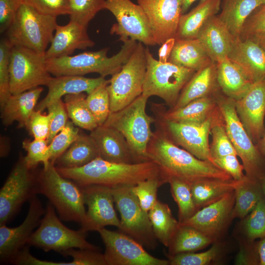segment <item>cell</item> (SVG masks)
<instances>
[{"mask_svg": "<svg viewBox=\"0 0 265 265\" xmlns=\"http://www.w3.org/2000/svg\"><path fill=\"white\" fill-rule=\"evenodd\" d=\"M216 64L217 81L223 92L234 100L241 98L254 81L228 57Z\"/></svg>", "mask_w": 265, "mask_h": 265, "instance_id": "cell-28", "label": "cell"}, {"mask_svg": "<svg viewBox=\"0 0 265 265\" xmlns=\"http://www.w3.org/2000/svg\"><path fill=\"white\" fill-rule=\"evenodd\" d=\"M52 114H43L34 110L32 113L26 128L34 137V139L47 140L50 130Z\"/></svg>", "mask_w": 265, "mask_h": 265, "instance_id": "cell-51", "label": "cell"}, {"mask_svg": "<svg viewBox=\"0 0 265 265\" xmlns=\"http://www.w3.org/2000/svg\"><path fill=\"white\" fill-rule=\"evenodd\" d=\"M36 191L37 194H42L49 199L60 219L83 223L86 211L82 188L61 175L51 161L43 166L37 178Z\"/></svg>", "mask_w": 265, "mask_h": 265, "instance_id": "cell-4", "label": "cell"}, {"mask_svg": "<svg viewBox=\"0 0 265 265\" xmlns=\"http://www.w3.org/2000/svg\"><path fill=\"white\" fill-rule=\"evenodd\" d=\"M105 9L117 21L110 32L118 35L120 40L132 39L146 46L157 45L147 17L139 4L131 0H106Z\"/></svg>", "mask_w": 265, "mask_h": 265, "instance_id": "cell-13", "label": "cell"}, {"mask_svg": "<svg viewBox=\"0 0 265 265\" xmlns=\"http://www.w3.org/2000/svg\"><path fill=\"white\" fill-rule=\"evenodd\" d=\"M146 48L138 42L128 61L109 80L107 88L110 112L123 108L142 94L147 68Z\"/></svg>", "mask_w": 265, "mask_h": 265, "instance_id": "cell-9", "label": "cell"}, {"mask_svg": "<svg viewBox=\"0 0 265 265\" xmlns=\"http://www.w3.org/2000/svg\"><path fill=\"white\" fill-rule=\"evenodd\" d=\"M81 187L87 210L80 229L87 232H98L106 226H114L119 228L120 219L114 209L112 188L98 185Z\"/></svg>", "mask_w": 265, "mask_h": 265, "instance_id": "cell-17", "label": "cell"}, {"mask_svg": "<svg viewBox=\"0 0 265 265\" xmlns=\"http://www.w3.org/2000/svg\"><path fill=\"white\" fill-rule=\"evenodd\" d=\"M146 57L142 94L148 98L158 96L173 108L182 89L196 71L170 62H160L154 57L148 48Z\"/></svg>", "mask_w": 265, "mask_h": 265, "instance_id": "cell-7", "label": "cell"}, {"mask_svg": "<svg viewBox=\"0 0 265 265\" xmlns=\"http://www.w3.org/2000/svg\"><path fill=\"white\" fill-rule=\"evenodd\" d=\"M148 99L141 94L123 108L110 112L104 124L123 134L137 162L151 160L147 147L153 134L151 125L156 120L146 112Z\"/></svg>", "mask_w": 265, "mask_h": 265, "instance_id": "cell-5", "label": "cell"}, {"mask_svg": "<svg viewBox=\"0 0 265 265\" xmlns=\"http://www.w3.org/2000/svg\"><path fill=\"white\" fill-rule=\"evenodd\" d=\"M79 130L72 121H68L63 129L49 144L50 161L55 160L71 146L79 136Z\"/></svg>", "mask_w": 265, "mask_h": 265, "instance_id": "cell-45", "label": "cell"}, {"mask_svg": "<svg viewBox=\"0 0 265 265\" xmlns=\"http://www.w3.org/2000/svg\"><path fill=\"white\" fill-rule=\"evenodd\" d=\"M164 184L161 177L159 176L140 181L132 186L133 193L145 212H148L156 204L158 188Z\"/></svg>", "mask_w": 265, "mask_h": 265, "instance_id": "cell-44", "label": "cell"}, {"mask_svg": "<svg viewBox=\"0 0 265 265\" xmlns=\"http://www.w3.org/2000/svg\"><path fill=\"white\" fill-rule=\"evenodd\" d=\"M148 215L157 239L168 247L179 225L178 220L174 217L168 205L159 200Z\"/></svg>", "mask_w": 265, "mask_h": 265, "instance_id": "cell-38", "label": "cell"}, {"mask_svg": "<svg viewBox=\"0 0 265 265\" xmlns=\"http://www.w3.org/2000/svg\"><path fill=\"white\" fill-rule=\"evenodd\" d=\"M197 38L215 63L228 57L235 39L217 15L205 24Z\"/></svg>", "mask_w": 265, "mask_h": 265, "instance_id": "cell-26", "label": "cell"}, {"mask_svg": "<svg viewBox=\"0 0 265 265\" xmlns=\"http://www.w3.org/2000/svg\"><path fill=\"white\" fill-rule=\"evenodd\" d=\"M154 114L157 127L174 143L198 159L214 163L209 143L213 120L212 115L204 121L196 123L169 121L156 113Z\"/></svg>", "mask_w": 265, "mask_h": 265, "instance_id": "cell-12", "label": "cell"}, {"mask_svg": "<svg viewBox=\"0 0 265 265\" xmlns=\"http://www.w3.org/2000/svg\"><path fill=\"white\" fill-rule=\"evenodd\" d=\"M89 135L102 159L116 163H137L126 138L118 130L100 125L91 131Z\"/></svg>", "mask_w": 265, "mask_h": 265, "instance_id": "cell-24", "label": "cell"}, {"mask_svg": "<svg viewBox=\"0 0 265 265\" xmlns=\"http://www.w3.org/2000/svg\"><path fill=\"white\" fill-rule=\"evenodd\" d=\"M176 42L175 37L166 40L159 49L158 52L159 61L162 63L168 62Z\"/></svg>", "mask_w": 265, "mask_h": 265, "instance_id": "cell-56", "label": "cell"}, {"mask_svg": "<svg viewBox=\"0 0 265 265\" xmlns=\"http://www.w3.org/2000/svg\"><path fill=\"white\" fill-rule=\"evenodd\" d=\"M221 0H200L196 6L190 12L183 14L179 21L175 38H197L205 24L219 11Z\"/></svg>", "mask_w": 265, "mask_h": 265, "instance_id": "cell-29", "label": "cell"}, {"mask_svg": "<svg viewBox=\"0 0 265 265\" xmlns=\"http://www.w3.org/2000/svg\"><path fill=\"white\" fill-rule=\"evenodd\" d=\"M39 12L46 15L57 17L69 15V0H25Z\"/></svg>", "mask_w": 265, "mask_h": 265, "instance_id": "cell-52", "label": "cell"}, {"mask_svg": "<svg viewBox=\"0 0 265 265\" xmlns=\"http://www.w3.org/2000/svg\"><path fill=\"white\" fill-rule=\"evenodd\" d=\"M228 58L254 81L265 79V51L251 38H235Z\"/></svg>", "mask_w": 265, "mask_h": 265, "instance_id": "cell-25", "label": "cell"}, {"mask_svg": "<svg viewBox=\"0 0 265 265\" xmlns=\"http://www.w3.org/2000/svg\"><path fill=\"white\" fill-rule=\"evenodd\" d=\"M106 0H69L70 20L86 27L101 10L105 9Z\"/></svg>", "mask_w": 265, "mask_h": 265, "instance_id": "cell-41", "label": "cell"}, {"mask_svg": "<svg viewBox=\"0 0 265 265\" xmlns=\"http://www.w3.org/2000/svg\"><path fill=\"white\" fill-rule=\"evenodd\" d=\"M249 250L245 247H242L239 250L235 258L236 265H254L256 264Z\"/></svg>", "mask_w": 265, "mask_h": 265, "instance_id": "cell-57", "label": "cell"}, {"mask_svg": "<svg viewBox=\"0 0 265 265\" xmlns=\"http://www.w3.org/2000/svg\"><path fill=\"white\" fill-rule=\"evenodd\" d=\"M234 204V190L199 209L191 217L179 224L191 226L216 241L232 219Z\"/></svg>", "mask_w": 265, "mask_h": 265, "instance_id": "cell-20", "label": "cell"}, {"mask_svg": "<svg viewBox=\"0 0 265 265\" xmlns=\"http://www.w3.org/2000/svg\"><path fill=\"white\" fill-rule=\"evenodd\" d=\"M100 157L98 148L90 135L79 134L76 140L55 161L57 168L83 166Z\"/></svg>", "mask_w": 265, "mask_h": 265, "instance_id": "cell-33", "label": "cell"}, {"mask_svg": "<svg viewBox=\"0 0 265 265\" xmlns=\"http://www.w3.org/2000/svg\"><path fill=\"white\" fill-rule=\"evenodd\" d=\"M214 105L207 96L193 100L185 106L175 109L161 112L155 105L154 111L163 119L182 123H201L210 116Z\"/></svg>", "mask_w": 265, "mask_h": 265, "instance_id": "cell-35", "label": "cell"}, {"mask_svg": "<svg viewBox=\"0 0 265 265\" xmlns=\"http://www.w3.org/2000/svg\"><path fill=\"white\" fill-rule=\"evenodd\" d=\"M25 0H0V32L7 31Z\"/></svg>", "mask_w": 265, "mask_h": 265, "instance_id": "cell-55", "label": "cell"}, {"mask_svg": "<svg viewBox=\"0 0 265 265\" xmlns=\"http://www.w3.org/2000/svg\"><path fill=\"white\" fill-rule=\"evenodd\" d=\"M45 53L20 46H13L9 62L11 94L20 93L40 85L47 86L52 77L46 66Z\"/></svg>", "mask_w": 265, "mask_h": 265, "instance_id": "cell-11", "label": "cell"}, {"mask_svg": "<svg viewBox=\"0 0 265 265\" xmlns=\"http://www.w3.org/2000/svg\"><path fill=\"white\" fill-rule=\"evenodd\" d=\"M261 6L256 14L246 20L240 38L244 39L265 34V4Z\"/></svg>", "mask_w": 265, "mask_h": 265, "instance_id": "cell-53", "label": "cell"}, {"mask_svg": "<svg viewBox=\"0 0 265 265\" xmlns=\"http://www.w3.org/2000/svg\"><path fill=\"white\" fill-rule=\"evenodd\" d=\"M29 207L26 216L19 226L10 228L0 226V259L1 263H10L17 255L27 245V241L38 225L46 209L36 196L29 200ZM28 246V245H27Z\"/></svg>", "mask_w": 265, "mask_h": 265, "instance_id": "cell-18", "label": "cell"}, {"mask_svg": "<svg viewBox=\"0 0 265 265\" xmlns=\"http://www.w3.org/2000/svg\"><path fill=\"white\" fill-rule=\"evenodd\" d=\"M13 46L5 38L0 42V106L1 109L11 95L10 90L9 62Z\"/></svg>", "mask_w": 265, "mask_h": 265, "instance_id": "cell-47", "label": "cell"}, {"mask_svg": "<svg viewBox=\"0 0 265 265\" xmlns=\"http://www.w3.org/2000/svg\"><path fill=\"white\" fill-rule=\"evenodd\" d=\"M172 196L178 207V221L183 223L197 211L191 192V185L176 179L168 181Z\"/></svg>", "mask_w": 265, "mask_h": 265, "instance_id": "cell-40", "label": "cell"}, {"mask_svg": "<svg viewBox=\"0 0 265 265\" xmlns=\"http://www.w3.org/2000/svg\"><path fill=\"white\" fill-rule=\"evenodd\" d=\"M244 222L245 234L250 241L265 238V198L263 197L247 215Z\"/></svg>", "mask_w": 265, "mask_h": 265, "instance_id": "cell-46", "label": "cell"}, {"mask_svg": "<svg viewBox=\"0 0 265 265\" xmlns=\"http://www.w3.org/2000/svg\"><path fill=\"white\" fill-rule=\"evenodd\" d=\"M221 252L220 244L215 243L206 251L182 253L167 256L171 265H208L218 259Z\"/></svg>", "mask_w": 265, "mask_h": 265, "instance_id": "cell-43", "label": "cell"}, {"mask_svg": "<svg viewBox=\"0 0 265 265\" xmlns=\"http://www.w3.org/2000/svg\"><path fill=\"white\" fill-rule=\"evenodd\" d=\"M109 82L97 87L87 94L86 101L98 126L104 124L110 113V99L107 86Z\"/></svg>", "mask_w": 265, "mask_h": 265, "instance_id": "cell-42", "label": "cell"}, {"mask_svg": "<svg viewBox=\"0 0 265 265\" xmlns=\"http://www.w3.org/2000/svg\"><path fill=\"white\" fill-rule=\"evenodd\" d=\"M262 147L263 152V153H264V155L265 156V132L264 138H263V141H262Z\"/></svg>", "mask_w": 265, "mask_h": 265, "instance_id": "cell-62", "label": "cell"}, {"mask_svg": "<svg viewBox=\"0 0 265 265\" xmlns=\"http://www.w3.org/2000/svg\"><path fill=\"white\" fill-rule=\"evenodd\" d=\"M197 0H182L183 1V8L182 12L183 14L186 12L190 5Z\"/></svg>", "mask_w": 265, "mask_h": 265, "instance_id": "cell-60", "label": "cell"}, {"mask_svg": "<svg viewBox=\"0 0 265 265\" xmlns=\"http://www.w3.org/2000/svg\"><path fill=\"white\" fill-rule=\"evenodd\" d=\"M43 91L40 86L11 94L1 110L2 123L5 127L17 121L19 127H26L29 118L35 110Z\"/></svg>", "mask_w": 265, "mask_h": 265, "instance_id": "cell-27", "label": "cell"}, {"mask_svg": "<svg viewBox=\"0 0 265 265\" xmlns=\"http://www.w3.org/2000/svg\"><path fill=\"white\" fill-rule=\"evenodd\" d=\"M215 241L197 229L179 224L168 247V256L201 250Z\"/></svg>", "mask_w": 265, "mask_h": 265, "instance_id": "cell-37", "label": "cell"}, {"mask_svg": "<svg viewBox=\"0 0 265 265\" xmlns=\"http://www.w3.org/2000/svg\"><path fill=\"white\" fill-rule=\"evenodd\" d=\"M259 181L261 183L263 194L265 198V176H261V177L259 179Z\"/></svg>", "mask_w": 265, "mask_h": 265, "instance_id": "cell-61", "label": "cell"}, {"mask_svg": "<svg viewBox=\"0 0 265 265\" xmlns=\"http://www.w3.org/2000/svg\"><path fill=\"white\" fill-rule=\"evenodd\" d=\"M86 233L80 229L75 231L65 226L49 202L38 229L31 235L27 245L40 248L45 252L53 250L62 255L72 248L100 250L99 247L87 240Z\"/></svg>", "mask_w": 265, "mask_h": 265, "instance_id": "cell-8", "label": "cell"}, {"mask_svg": "<svg viewBox=\"0 0 265 265\" xmlns=\"http://www.w3.org/2000/svg\"><path fill=\"white\" fill-rule=\"evenodd\" d=\"M105 246L106 265H168V260L150 254L138 242L121 232L104 228L98 232Z\"/></svg>", "mask_w": 265, "mask_h": 265, "instance_id": "cell-15", "label": "cell"}, {"mask_svg": "<svg viewBox=\"0 0 265 265\" xmlns=\"http://www.w3.org/2000/svg\"><path fill=\"white\" fill-rule=\"evenodd\" d=\"M94 45L87 31V27L74 21L63 26L57 25L48 49V59L70 55L76 50H85Z\"/></svg>", "mask_w": 265, "mask_h": 265, "instance_id": "cell-22", "label": "cell"}, {"mask_svg": "<svg viewBox=\"0 0 265 265\" xmlns=\"http://www.w3.org/2000/svg\"><path fill=\"white\" fill-rule=\"evenodd\" d=\"M219 107L227 135L242 161L246 176L259 180L262 176L260 155L238 116L235 100L230 98L221 101Z\"/></svg>", "mask_w": 265, "mask_h": 265, "instance_id": "cell-16", "label": "cell"}, {"mask_svg": "<svg viewBox=\"0 0 265 265\" xmlns=\"http://www.w3.org/2000/svg\"><path fill=\"white\" fill-rule=\"evenodd\" d=\"M56 19L24 2L6 31V38L13 46L45 53L53 38L57 25Z\"/></svg>", "mask_w": 265, "mask_h": 265, "instance_id": "cell-6", "label": "cell"}, {"mask_svg": "<svg viewBox=\"0 0 265 265\" xmlns=\"http://www.w3.org/2000/svg\"><path fill=\"white\" fill-rule=\"evenodd\" d=\"M168 62L197 71L212 61L197 38L176 39Z\"/></svg>", "mask_w": 265, "mask_h": 265, "instance_id": "cell-31", "label": "cell"}, {"mask_svg": "<svg viewBox=\"0 0 265 265\" xmlns=\"http://www.w3.org/2000/svg\"><path fill=\"white\" fill-rule=\"evenodd\" d=\"M239 182L233 179H205L193 183L191 186V192L197 210L234 191Z\"/></svg>", "mask_w": 265, "mask_h": 265, "instance_id": "cell-34", "label": "cell"}, {"mask_svg": "<svg viewBox=\"0 0 265 265\" xmlns=\"http://www.w3.org/2000/svg\"><path fill=\"white\" fill-rule=\"evenodd\" d=\"M21 157L0 191V226L6 225L22 205L36 195L37 178Z\"/></svg>", "mask_w": 265, "mask_h": 265, "instance_id": "cell-14", "label": "cell"}, {"mask_svg": "<svg viewBox=\"0 0 265 265\" xmlns=\"http://www.w3.org/2000/svg\"><path fill=\"white\" fill-rule=\"evenodd\" d=\"M235 204L232 219L245 217L264 197L259 180L246 177L239 181L234 190Z\"/></svg>", "mask_w": 265, "mask_h": 265, "instance_id": "cell-36", "label": "cell"}, {"mask_svg": "<svg viewBox=\"0 0 265 265\" xmlns=\"http://www.w3.org/2000/svg\"><path fill=\"white\" fill-rule=\"evenodd\" d=\"M64 97L68 117L75 126L90 132L98 126L87 105L86 96L84 93L69 94Z\"/></svg>", "mask_w": 265, "mask_h": 265, "instance_id": "cell-39", "label": "cell"}, {"mask_svg": "<svg viewBox=\"0 0 265 265\" xmlns=\"http://www.w3.org/2000/svg\"><path fill=\"white\" fill-rule=\"evenodd\" d=\"M265 0H223L218 18L234 38H239L246 20Z\"/></svg>", "mask_w": 265, "mask_h": 265, "instance_id": "cell-30", "label": "cell"}, {"mask_svg": "<svg viewBox=\"0 0 265 265\" xmlns=\"http://www.w3.org/2000/svg\"><path fill=\"white\" fill-rule=\"evenodd\" d=\"M238 116L254 141L261 137L265 115V79L254 81L246 93L235 100Z\"/></svg>", "mask_w": 265, "mask_h": 265, "instance_id": "cell-21", "label": "cell"}, {"mask_svg": "<svg viewBox=\"0 0 265 265\" xmlns=\"http://www.w3.org/2000/svg\"><path fill=\"white\" fill-rule=\"evenodd\" d=\"M216 80V64L211 62L196 71L182 89L173 108L183 107L196 99L206 97L212 89Z\"/></svg>", "mask_w": 265, "mask_h": 265, "instance_id": "cell-32", "label": "cell"}, {"mask_svg": "<svg viewBox=\"0 0 265 265\" xmlns=\"http://www.w3.org/2000/svg\"><path fill=\"white\" fill-rule=\"evenodd\" d=\"M260 45L265 51V34L258 35L251 38Z\"/></svg>", "mask_w": 265, "mask_h": 265, "instance_id": "cell-59", "label": "cell"}, {"mask_svg": "<svg viewBox=\"0 0 265 265\" xmlns=\"http://www.w3.org/2000/svg\"><path fill=\"white\" fill-rule=\"evenodd\" d=\"M22 147L26 152L24 160L30 169L34 168L39 163L42 162L45 166L50 162L49 144L47 140L26 139L22 143Z\"/></svg>", "mask_w": 265, "mask_h": 265, "instance_id": "cell-49", "label": "cell"}, {"mask_svg": "<svg viewBox=\"0 0 265 265\" xmlns=\"http://www.w3.org/2000/svg\"><path fill=\"white\" fill-rule=\"evenodd\" d=\"M144 11L157 44L176 37L183 14L182 0H136Z\"/></svg>", "mask_w": 265, "mask_h": 265, "instance_id": "cell-19", "label": "cell"}, {"mask_svg": "<svg viewBox=\"0 0 265 265\" xmlns=\"http://www.w3.org/2000/svg\"><path fill=\"white\" fill-rule=\"evenodd\" d=\"M108 82L109 80L101 76L97 78L74 75L52 77L47 85V94L37 104L35 110L42 111L50 104L67 95L84 92L89 94L97 87Z\"/></svg>", "mask_w": 265, "mask_h": 265, "instance_id": "cell-23", "label": "cell"}, {"mask_svg": "<svg viewBox=\"0 0 265 265\" xmlns=\"http://www.w3.org/2000/svg\"><path fill=\"white\" fill-rule=\"evenodd\" d=\"M147 153L149 159L159 166L165 184L171 179L191 185L205 179H232L214 163L199 159L180 148L157 127L148 144Z\"/></svg>", "mask_w": 265, "mask_h": 265, "instance_id": "cell-1", "label": "cell"}, {"mask_svg": "<svg viewBox=\"0 0 265 265\" xmlns=\"http://www.w3.org/2000/svg\"><path fill=\"white\" fill-rule=\"evenodd\" d=\"M137 43L132 39L123 42L120 50L111 57L107 56L109 48H106L73 56L48 59L47 68L54 76H83L93 73L104 78L112 76L118 72L128 61Z\"/></svg>", "mask_w": 265, "mask_h": 265, "instance_id": "cell-3", "label": "cell"}, {"mask_svg": "<svg viewBox=\"0 0 265 265\" xmlns=\"http://www.w3.org/2000/svg\"><path fill=\"white\" fill-rule=\"evenodd\" d=\"M56 168L61 175L73 181L80 187L98 185L112 188L134 186L151 178L161 177L159 166L152 160L124 163L98 157L81 167Z\"/></svg>", "mask_w": 265, "mask_h": 265, "instance_id": "cell-2", "label": "cell"}, {"mask_svg": "<svg viewBox=\"0 0 265 265\" xmlns=\"http://www.w3.org/2000/svg\"><path fill=\"white\" fill-rule=\"evenodd\" d=\"M47 109L48 112L52 114L50 133L47 140L49 144L54 136L65 126L69 117L64 103L61 99L50 104Z\"/></svg>", "mask_w": 265, "mask_h": 265, "instance_id": "cell-50", "label": "cell"}, {"mask_svg": "<svg viewBox=\"0 0 265 265\" xmlns=\"http://www.w3.org/2000/svg\"><path fill=\"white\" fill-rule=\"evenodd\" d=\"M211 132L212 143L210 146V152L213 161L214 159L229 155H237V152L227 135L225 126L216 123L213 120Z\"/></svg>", "mask_w": 265, "mask_h": 265, "instance_id": "cell-48", "label": "cell"}, {"mask_svg": "<svg viewBox=\"0 0 265 265\" xmlns=\"http://www.w3.org/2000/svg\"><path fill=\"white\" fill-rule=\"evenodd\" d=\"M260 265H265V238H261L257 247Z\"/></svg>", "mask_w": 265, "mask_h": 265, "instance_id": "cell-58", "label": "cell"}, {"mask_svg": "<svg viewBox=\"0 0 265 265\" xmlns=\"http://www.w3.org/2000/svg\"><path fill=\"white\" fill-rule=\"evenodd\" d=\"M236 155H229L213 159L214 163L228 173L233 179L240 181L246 175L243 173L244 167L240 164Z\"/></svg>", "mask_w": 265, "mask_h": 265, "instance_id": "cell-54", "label": "cell"}, {"mask_svg": "<svg viewBox=\"0 0 265 265\" xmlns=\"http://www.w3.org/2000/svg\"><path fill=\"white\" fill-rule=\"evenodd\" d=\"M132 186L112 188L114 203L120 215L118 229L144 247L154 249L157 246L158 239L154 233L148 212L141 208L132 190Z\"/></svg>", "mask_w": 265, "mask_h": 265, "instance_id": "cell-10", "label": "cell"}]
</instances>
